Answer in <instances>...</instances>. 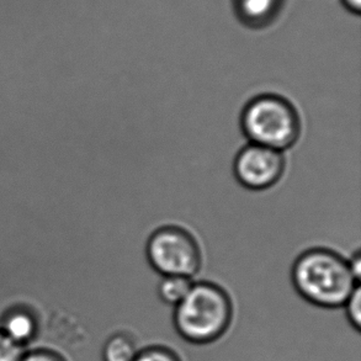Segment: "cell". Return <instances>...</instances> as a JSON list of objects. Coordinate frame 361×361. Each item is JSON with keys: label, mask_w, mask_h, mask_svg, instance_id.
Wrapping results in <instances>:
<instances>
[{"label": "cell", "mask_w": 361, "mask_h": 361, "mask_svg": "<svg viewBox=\"0 0 361 361\" xmlns=\"http://www.w3.org/2000/svg\"><path fill=\"white\" fill-rule=\"evenodd\" d=\"M291 279L303 300L328 310L343 307L360 285L349 260L326 248L308 249L301 254L293 263Z\"/></svg>", "instance_id": "6da1fadb"}, {"label": "cell", "mask_w": 361, "mask_h": 361, "mask_svg": "<svg viewBox=\"0 0 361 361\" xmlns=\"http://www.w3.org/2000/svg\"><path fill=\"white\" fill-rule=\"evenodd\" d=\"M233 319V302L225 288L210 281L194 283L173 312V324L181 339L206 345L225 336Z\"/></svg>", "instance_id": "7a4b0ae2"}, {"label": "cell", "mask_w": 361, "mask_h": 361, "mask_svg": "<svg viewBox=\"0 0 361 361\" xmlns=\"http://www.w3.org/2000/svg\"><path fill=\"white\" fill-rule=\"evenodd\" d=\"M240 126L250 143L276 151L288 149L301 135V118L291 102L278 94H260L249 100Z\"/></svg>", "instance_id": "3957f363"}, {"label": "cell", "mask_w": 361, "mask_h": 361, "mask_svg": "<svg viewBox=\"0 0 361 361\" xmlns=\"http://www.w3.org/2000/svg\"><path fill=\"white\" fill-rule=\"evenodd\" d=\"M147 258L163 276L194 278L202 264L200 245L189 231L179 226H164L147 242Z\"/></svg>", "instance_id": "277c9868"}, {"label": "cell", "mask_w": 361, "mask_h": 361, "mask_svg": "<svg viewBox=\"0 0 361 361\" xmlns=\"http://www.w3.org/2000/svg\"><path fill=\"white\" fill-rule=\"evenodd\" d=\"M285 166L283 152L249 143L235 156L233 174L245 189L267 190L281 179Z\"/></svg>", "instance_id": "5b68a950"}, {"label": "cell", "mask_w": 361, "mask_h": 361, "mask_svg": "<svg viewBox=\"0 0 361 361\" xmlns=\"http://www.w3.org/2000/svg\"><path fill=\"white\" fill-rule=\"evenodd\" d=\"M0 331L16 344L29 348L41 331L37 308L26 301L10 303L0 313Z\"/></svg>", "instance_id": "8992f818"}, {"label": "cell", "mask_w": 361, "mask_h": 361, "mask_svg": "<svg viewBox=\"0 0 361 361\" xmlns=\"http://www.w3.org/2000/svg\"><path fill=\"white\" fill-rule=\"evenodd\" d=\"M233 3L242 23L253 29H262L276 18L283 0H233Z\"/></svg>", "instance_id": "52a82bcc"}, {"label": "cell", "mask_w": 361, "mask_h": 361, "mask_svg": "<svg viewBox=\"0 0 361 361\" xmlns=\"http://www.w3.org/2000/svg\"><path fill=\"white\" fill-rule=\"evenodd\" d=\"M140 352L136 339L130 333L116 332L104 343L103 361H133Z\"/></svg>", "instance_id": "ba28073f"}, {"label": "cell", "mask_w": 361, "mask_h": 361, "mask_svg": "<svg viewBox=\"0 0 361 361\" xmlns=\"http://www.w3.org/2000/svg\"><path fill=\"white\" fill-rule=\"evenodd\" d=\"M194 285L192 279L179 275L163 276L158 285V296L163 302L174 308L185 298Z\"/></svg>", "instance_id": "9c48e42d"}, {"label": "cell", "mask_w": 361, "mask_h": 361, "mask_svg": "<svg viewBox=\"0 0 361 361\" xmlns=\"http://www.w3.org/2000/svg\"><path fill=\"white\" fill-rule=\"evenodd\" d=\"M133 361H181L178 353L164 345H151L140 349Z\"/></svg>", "instance_id": "30bf717a"}, {"label": "cell", "mask_w": 361, "mask_h": 361, "mask_svg": "<svg viewBox=\"0 0 361 361\" xmlns=\"http://www.w3.org/2000/svg\"><path fill=\"white\" fill-rule=\"evenodd\" d=\"M345 307V314H347L348 321L350 323L355 331H360L361 328V288L357 285L354 288L352 295L348 298L344 303Z\"/></svg>", "instance_id": "8fae6325"}, {"label": "cell", "mask_w": 361, "mask_h": 361, "mask_svg": "<svg viewBox=\"0 0 361 361\" xmlns=\"http://www.w3.org/2000/svg\"><path fill=\"white\" fill-rule=\"evenodd\" d=\"M20 361H68V359L54 348L37 347L26 348Z\"/></svg>", "instance_id": "7c38bea8"}, {"label": "cell", "mask_w": 361, "mask_h": 361, "mask_svg": "<svg viewBox=\"0 0 361 361\" xmlns=\"http://www.w3.org/2000/svg\"><path fill=\"white\" fill-rule=\"evenodd\" d=\"M25 350L0 331V361H20Z\"/></svg>", "instance_id": "4fadbf2b"}, {"label": "cell", "mask_w": 361, "mask_h": 361, "mask_svg": "<svg viewBox=\"0 0 361 361\" xmlns=\"http://www.w3.org/2000/svg\"><path fill=\"white\" fill-rule=\"evenodd\" d=\"M349 265L352 268V271L357 276V280L361 278V255L360 252L357 250V253L353 255L352 259L349 260Z\"/></svg>", "instance_id": "5bb4252c"}, {"label": "cell", "mask_w": 361, "mask_h": 361, "mask_svg": "<svg viewBox=\"0 0 361 361\" xmlns=\"http://www.w3.org/2000/svg\"><path fill=\"white\" fill-rule=\"evenodd\" d=\"M343 4L345 5L348 10L352 13L359 14L361 10V0H342Z\"/></svg>", "instance_id": "9a60e30c"}]
</instances>
